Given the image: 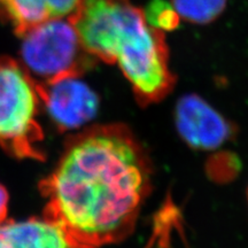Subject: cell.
Here are the masks:
<instances>
[{
    "instance_id": "1",
    "label": "cell",
    "mask_w": 248,
    "mask_h": 248,
    "mask_svg": "<svg viewBox=\"0 0 248 248\" xmlns=\"http://www.w3.org/2000/svg\"><path fill=\"white\" fill-rule=\"evenodd\" d=\"M144 148L121 124L99 125L68 142L42 184L46 215L74 248H99L125 239L151 191Z\"/></svg>"
},
{
    "instance_id": "2",
    "label": "cell",
    "mask_w": 248,
    "mask_h": 248,
    "mask_svg": "<svg viewBox=\"0 0 248 248\" xmlns=\"http://www.w3.org/2000/svg\"><path fill=\"white\" fill-rule=\"evenodd\" d=\"M69 21L94 59L119 64L139 104L162 100L175 85L162 30L130 0H79Z\"/></svg>"
},
{
    "instance_id": "3",
    "label": "cell",
    "mask_w": 248,
    "mask_h": 248,
    "mask_svg": "<svg viewBox=\"0 0 248 248\" xmlns=\"http://www.w3.org/2000/svg\"><path fill=\"white\" fill-rule=\"evenodd\" d=\"M39 86L20 61L0 58V145L18 156L39 159Z\"/></svg>"
},
{
    "instance_id": "4",
    "label": "cell",
    "mask_w": 248,
    "mask_h": 248,
    "mask_svg": "<svg viewBox=\"0 0 248 248\" xmlns=\"http://www.w3.org/2000/svg\"><path fill=\"white\" fill-rule=\"evenodd\" d=\"M21 64L37 83L80 76L94 63L68 20L53 18L30 28L21 36Z\"/></svg>"
},
{
    "instance_id": "5",
    "label": "cell",
    "mask_w": 248,
    "mask_h": 248,
    "mask_svg": "<svg viewBox=\"0 0 248 248\" xmlns=\"http://www.w3.org/2000/svg\"><path fill=\"white\" fill-rule=\"evenodd\" d=\"M38 86L40 101L59 129H79L97 115L99 99L79 76L61 77Z\"/></svg>"
},
{
    "instance_id": "6",
    "label": "cell",
    "mask_w": 248,
    "mask_h": 248,
    "mask_svg": "<svg viewBox=\"0 0 248 248\" xmlns=\"http://www.w3.org/2000/svg\"><path fill=\"white\" fill-rule=\"evenodd\" d=\"M175 119L183 139L198 150H215L231 137L230 124L195 94H187L179 99Z\"/></svg>"
},
{
    "instance_id": "7",
    "label": "cell",
    "mask_w": 248,
    "mask_h": 248,
    "mask_svg": "<svg viewBox=\"0 0 248 248\" xmlns=\"http://www.w3.org/2000/svg\"><path fill=\"white\" fill-rule=\"evenodd\" d=\"M0 248H74L60 226L45 218L0 222Z\"/></svg>"
},
{
    "instance_id": "8",
    "label": "cell",
    "mask_w": 248,
    "mask_h": 248,
    "mask_svg": "<svg viewBox=\"0 0 248 248\" xmlns=\"http://www.w3.org/2000/svg\"><path fill=\"white\" fill-rule=\"evenodd\" d=\"M79 0H0V20L17 36L53 18L69 17Z\"/></svg>"
},
{
    "instance_id": "9",
    "label": "cell",
    "mask_w": 248,
    "mask_h": 248,
    "mask_svg": "<svg viewBox=\"0 0 248 248\" xmlns=\"http://www.w3.org/2000/svg\"><path fill=\"white\" fill-rule=\"evenodd\" d=\"M179 17L191 23L207 24L215 21L226 7V0H172Z\"/></svg>"
},
{
    "instance_id": "10",
    "label": "cell",
    "mask_w": 248,
    "mask_h": 248,
    "mask_svg": "<svg viewBox=\"0 0 248 248\" xmlns=\"http://www.w3.org/2000/svg\"><path fill=\"white\" fill-rule=\"evenodd\" d=\"M144 12V16L151 27L162 31L176 29L179 24V15L172 5L166 0H151Z\"/></svg>"
},
{
    "instance_id": "11",
    "label": "cell",
    "mask_w": 248,
    "mask_h": 248,
    "mask_svg": "<svg viewBox=\"0 0 248 248\" xmlns=\"http://www.w3.org/2000/svg\"><path fill=\"white\" fill-rule=\"evenodd\" d=\"M8 207V194L5 190L4 186L0 185V222L5 221L6 215H7Z\"/></svg>"
},
{
    "instance_id": "12",
    "label": "cell",
    "mask_w": 248,
    "mask_h": 248,
    "mask_svg": "<svg viewBox=\"0 0 248 248\" xmlns=\"http://www.w3.org/2000/svg\"><path fill=\"white\" fill-rule=\"evenodd\" d=\"M247 195H248V192H247Z\"/></svg>"
}]
</instances>
